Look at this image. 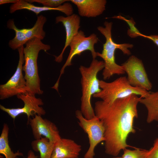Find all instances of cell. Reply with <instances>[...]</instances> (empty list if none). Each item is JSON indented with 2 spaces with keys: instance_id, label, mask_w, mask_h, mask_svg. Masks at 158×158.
<instances>
[{
  "instance_id": "6da1fadb",
  "label": "cell",
  "mask_w": 158,
  "mask_h": 158,
  "mask_svg": "<svg viewBox=\"0 0 158 158\" xmlns=\"http://www.w3.org/2000/svg\"><path fill=\"white\" fill-rule=\"evenodd\" d=\"M133 94L118 99L111 103L101 100L95 102V116L102 122L104 128L105 152L116 156L121 150L129 146L126 140L129 134L135 132V118L138 117L137 107L141 97Z\"/></svg>"
},
{
  "instance_id": "7a4b0ae2",
  "label": "cell",
  "mask_w": 158,
  "mask_h": 158,
  "mask_svg": "<svg viewBox=\"0 0 158 158\" xmlns=\"http://www.w3.org/2000/svg\"><path fill=\"white\" fill-rule=\"evenodd\" d=\"M104 67L103 61H99L95 59H92L89 67L81 65L79 68L81 76L82 92L80 111L84 117L87 119H91L95 116L92 106L91 99L94 94L101 90L97 75Z\"/></svg>"
},
{
  "instance_id": "3957f363",
  "label": "cell",
  "mask_w": 158,
  "mask_h": 158,
  "mask_svg": "<svg viewBox=\"0 0 158 158\" xmlns=\"http://www.w3.org/2000/svg\"><path fill=\"white\" fill-rule=\"evenodd\" d=\"M112 22L105 21L104 27L99 26L98 30L106 38L101 53L97 52V56L104 60V67L102 73L104 80L109 79L114 75H123L125 73L122 66L116 63L115 53L116 49L121 50L124 54L129 55L131 53L129 48H132L133 45L129 43L117 44L113 40L111 36Z\"/></svg>"
},
{
  "instance_id": "277c9868",
  "label": "cell",
  "mask_w": 158,
  "mask_h": 158,
  "mask_svg": "<svg viewBox=\"0 0 158 158\" xmlns=\"http://www.w3.org/2000/svg\"><path fill=\"white\" fill-rule=\"evenodd\" d=\"M50 49V45L44 43L41 40L37 38L28 41L24 47L25 64L22 69L25 72L28 92L30 94L41 95L43 92L40 89L37 59L40 51L46 52Z\"/></svg>"
},
{
  "instance_id": "5b68a950",
  "label": "cell",
  "mask_w": 158,
  "mask_h": 158,
  "mask_svg": "<svg viewBox=\"0 0 158 158\" xmlns=\"http://www.w3.org/2000/svg\"><path fill=\"white\" fill-rule=\"evenodd\" d=\"M99 83L101 90L93 97L100 98L107 103H111L117 99L133 94L140 96L141 98H143L149 92L144 89L131 86L126 76L120 77L110 82L99 80Z\"/></svg>"
},
{
  "instance_id": "8992f818",
  "label": "cell",
  "mask_w": 158,
  "mask_h": 158,
  "mask_svg": "<svg viewBox=\"0 0 158 158\" xmlns=\"http://www.w3.org/2000/svg\"><path fill=\"white\" fill-rule=\"evenodd\" d=\"M47 21L46 18L41 15L37 16L35 24L32 28L19 29L16 26L13 19L8 20L7 23V28L13 30L15 33L14 37L8 42L9 47L15 50L24 46L28 41L33 38L43 40L46 36L43 27Z\"/></svg>"
},
{
  "instance_id": "52a82bcc",
  "label": "cell",
  "mask_w": 158,
  "mask_h": 158,
  "mask_svg": "<svg viewBox=\"0 0 158 158\" xmlns=\"http://www.w3.org/2000/svg\"><path fill=\"white\" fill-rule=\"evenodd\" d=\"M75 114L78 120L79 126L87 134L89 138L90 146L84 158H94L95 147L100 142L105 140L103 124L96 116L91 119L86 118L80 110H77Z\"/></svg>"
},
{
  "instance_id": "ba28073f",
  "label": "cell",
  "mask_w": 158,
  "mask_h": 158,
  "mask_svg": "<svg viewBox=\"0 0 158 158\" xmlns=\"http://www.w3.org/2000/svg\"><path fill=\"white\" fill-rule=\"evenodd\" d=\"M98 41L97 35L92 33L88 37H86L84 32L80 30L72 40L69 46L70 50L65 63L62 68L59 77L53 86L54 89L58 90L60 79L64 72L65 68L72 65V61L76 55H80L83 51L89 50L91 53L93 59H95L97 56V52L94 49V45Z\"/></svg>"
},
{
  "instance_id": "9c48e42d",
  "label": "cell",
  "mask_w": 158,
  "mask_h": 158,
  "mask_svg": "<svg viewBox=\"0 0 158 158\" xmlns=\"http://www.w3.org/2000/svg\"><path fill=\"white\" fill-rule=\"evenodd\" d=\"M24 47L22 46L18 49L19 60L15 72L6 83L0 85L1 100L28 92L26 80L22 73L23 65L24 62Z\"/></svg>"
},
{
  "instance_id": "30bf717a",
  "label": "cell",
  "mask_w": 158,
  "mask_h": 158,
  "mask_svg": "<svg viewBox=\"0 0 158 158\" xmlns=\"http://www.w3.org/2000/svg\"><path fill=\"white\" fill-rule=\"evenodd\" d=\"M121 66L127 74V80L131 86L147 91L152 89V84L149 79L141 60L132 55Z\"/></svg>"
},
{
  "instance_id": "8fae6325",
  "label": "cell",
  "mask_w": 158,
  "mask_h": 158,
  "mask_svg": "<svg viewBox=\"0 0 158 158\" xmlns=\"http://www.w3.org/2000/svg\"><path fill=\"white\" fill-rule=\"evenodd\" d=\"M17 98L21 100L24 103L22 108H8L0 105L1 110L6 112L14 120L18 116L21 114H26L29 121L30 116L37 114L40 116L44 115L46 111L40 106L44 103L42 99L37 98L35 95L28 93L20 94L17 95Z\"/></svg>"
},
{
  "instance_id": "7c38bea8",
  "label": "cell",
  "mask_w": 158,
  "mask_h": 158,
  "mask_svg": "<svg viewBox=\"0 0 158 158\" xmlns=\"http://www.w3.org/2000/svg\"><path fill=\"white\" fill-rule=\"evenodd\" d=\"M28 122L30 126L35 140L40 139L42 135L55 144L61 138L55 124L46 119L43 118L41 116L35 115L32 119L30 118Z\"/></svg>"
},
{
  "instance_id": "4fadbf2b",
  "label": "cell",
  "mask_w": 158,
  "mask_h": 158,
  "mask_svg": "<svg viewBox=\"0 0 158 158\" xmlns=\"http://www.w3.org/2000/svg\"><path fill=\"white\" fill-rule=\"evenodd\" d=\"M61 23L64 26L66 32L65 45L61 54L58 56H54L55 61L60 63L63 60V54L66 49L69 46L73 37L77 34L80 27V18L77 14H73L71 16L64 17L62 16H57L55 23Z\"/></svg>"
},
{
  "instance_id": "5bb4252c",
  "label": "cell",
  "mask_w": 158,
  "mask_h": 158,
  "mask_svg": "<svg viewBox=\"0 0 158 158\" xmlns=\"http://www.w3.org/2000/svg\"><path fill=\"white\" fill-rule=\"evenodd\" d=\"M26 9L32 11L37 16L44 11L56 10L64 13L67 16L73 14V10L72 5L70 3H65L55 8H50L44 6H39L29 3L26 0H18L15 4H12L9 8V13H13L17 11Z\"/></svg>"
},
{
  "instance_id": "9a60e30c",
  "label": "cell",
  "mask_w": 158,
  "mask_h": 158,
  "mask_svg": "<svg viewBox=\"0 0 158 158\" xmlns=\"http://www.w3.org/2000/svg\"><path fill=\"white\" fill-rule=\"evenodd\" d=\"M76 5L80 16L87 18L96 17L105 10L106 0H70Z\"/></svg>"
},
{
  "instance_id": "2e32d148",
  "label": "cell",
  "mask_w": 158,
  "mask_h": 158,
  "mask_svg": "<svg viewBox=\"0 0 158 158\" xmlns=\"http://www.w3.org/2000/svg\"><path fill=\"white\" fill-rule=\"evenodd\" d=\"M81 146L74 140L61 138L55 144L51 158H75L78 157Z\"/></svg>"
},
{
  "instance_id": "e0dca14e",
  "label": "cell",
  "mask_w": 158,
  "mask_h": 158,
  "mask_svg": "<svg viewBox=\"0 0 158 158\" xmlns=\"http://www.w3.org/2000/svg\"><path fill=\"white\" fill-rule=\"evenodd\" d=\"M139 102L143 104L147 110V122H158V91L149 92L144 97L141 98Z\"/></svg>"
},
{
  "instance_id": "ac0fdd59",
  "label": "cell",
  "mask_w": 158,
  "mask_h": 158,
  "mask_svg": "<svg viewBox=\"0 0 158 158\" xmlns=\"http://www.w3.org/2000/svg\"><path fill=\"white\" fill-rule=\"evenodd\" d=\"M33 150L40 153V158H51L55 144L46 137H42L32 141L31 143Z\"/></svg>"
},
{
  "instance_id": "d6986e66",
  "label": "cell",
  "mask_w": 158,
  "mask_h": 158,
  "mask_svg": "<svg viewBox=\"0 0 158 158\" xmlns=\"http://www.w3.org/2000/svg\"><path fill=\"white\" fill-rule=\"evenodd\" d=\"M9 128L4 123L0 137V153L6 158H16L17 156H23V154L19 151L14 153L9 146L8 140Z\"/></svg>"
},
{
  "instance_id": "ffe728a7",
  "label": "cell",
  "mask_w": 158,
  "mask_h": 158,
  "mask_svg": "<svg viewBox=\"0 0 158 158\" xmlns=\"http://www.w3.org/2000/svg\"><path fill=\"white\" fill-rule=\"evenodd\" d=\"M111 18L122 20L127 23L130 27L127 30V34L130 37L134 38L142 37L143 34L141 33L136 27L135 22L132 18L128 19L121 15L114 16Z\"/></svg>"
},
{
  "instance_id": "44dd1931",
  "label": "cell",
  "mask_w": 158,
  "mask_h": 158,
  "mask_svg": "<svg viewBox=\"0 0 158 158\" xmlns=\"http://www.w3.org/2000/svg\"><path fill=\"white\" fill-rule=\"evenodd\" d=\"M123 150L122 158H147L149 151L138 148L133 150L126 148Z\"/></svg>"
},
{
  "instance_id": "7402d4cb",
  "label": "cell",
  "mask_w": 158,
  "mask_h": 158,
  "mask_svg": "<svg viewBox=\"0 0 158 158\" xmlns=\"http://www.w3.org/2000/svg\"><path fill=\"white\" fill-rule=\"evenodd\" d=\"M30 3L36 2L42 4L43 6L55 8L58 7L70 0H26Z\"/></svg>"
},
{
  "instance_id": "603a6c76",
  "label": "cell",
  "mask_w": 158,
  "mask_h": 158,
  "mask_svg": "<svg viewBox=\"0 0 158 158\" xmlns=\"http://www.w3.org/2000/svg\"><path fill=\"white\" fill-rule=\"evenodd\" d=\"M147 158H158V137L154 141L153 146L149 150Z\"/></svg>"
},
{
  "instance_id": "cb8c5ba5",
  "label": "cell",
  "mask_w": 158,
  "mask_h": 158,
  "mask_svg": "<svg viewBox=\"0 0 158 158\" xmlns=\"http://www.w3.org/2000/svg\"><path fill=\"white\" fill-rule=\"evenodd\" d=\"M142 37L152 40L158 47V35H151L147 36L143 34Z\"/></svg>"
},
{
  "instance_id": "d4e9b609",
  "label": "cell",
  "mask_w": 158,
  "mask_h": 158,
  "mask_svg": "<svg viewBox=\"0 0 158 158\" xmlns=\"http://www.w3.org/2000/svg\"><path fill=\"white\" fill-rule=\"evenodd\" d=\"M18 0H0V4L2 5L8 3L15 4L17 3Z\"/></svg>"
},
{
  "instance_id": "484cf974",
  "label": "cell",
  "mask_w": 158,
  "mask_h": 158,
  "mask_svg": "<svg viewBox=\"0 0 158 158\" xmlns=\"http://www.w3.org/2000/svg\"><path fill=\"white\" fill-rule=\"evenodd\" d=\"M16 158H18L16 157ZM27 158H38L37 156H36L34 152L30 150L28 152V157Z\"/></svg>"
},
{
  "instance_id": "4316f807",
  "label": "cell",
  "mask_w": 158,
  "mask_h": 158,
  "mask_svg": "<svg viewBox=\"0 0 158 158\" xmlns=\"http://www.w3.org/2000/svg\"><path fill=\"white\" fill-rule=\"evenodd\" d=\"M122 158V157H113V158Z\"/></svg>"
},
{
  "instance_id": "83f0119b",
  "label": "cell",
  "mask_w": 158,
  "mask_h": 158,
  "mask_svg": "<svg viewBox=\"0 0 158 158\" xmlns=\"http://www.w3.org/2000/svg\"><path fill=\"white\" fill-rule=\"evenodd\" d=\"M78 158V157H77V158Z\"/></svg>"
}]
</instances>
